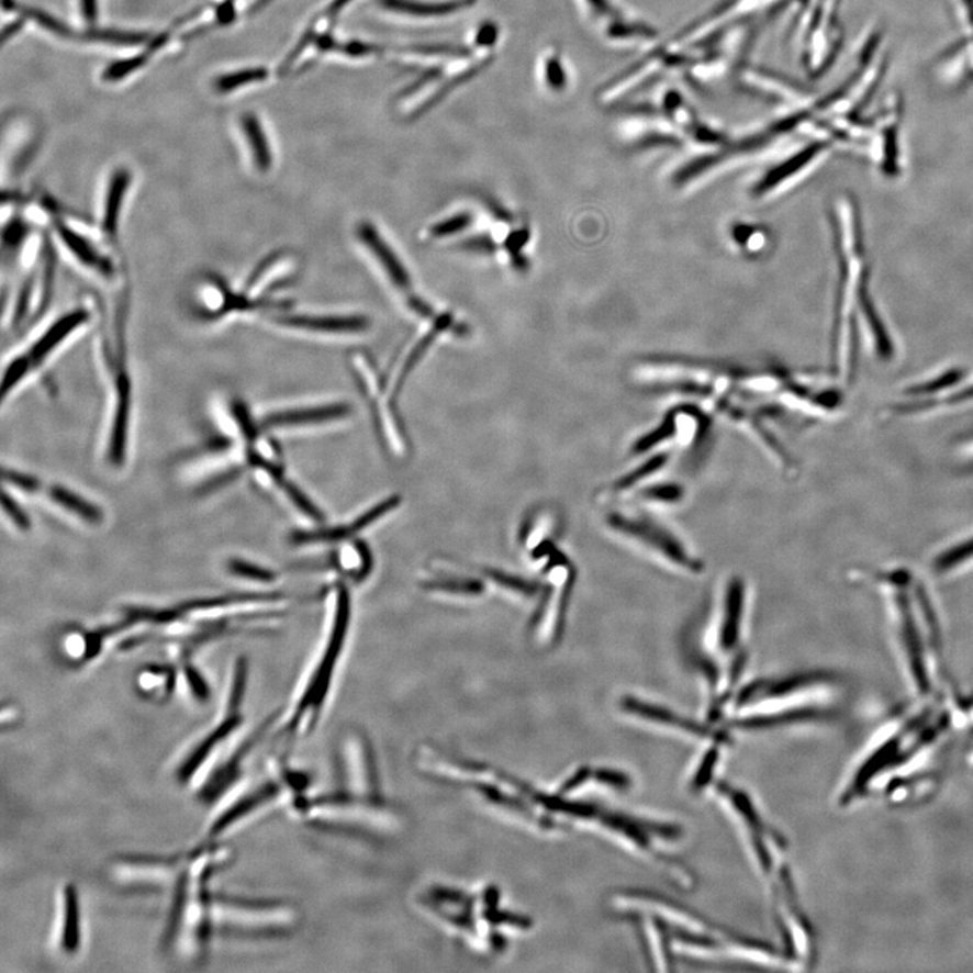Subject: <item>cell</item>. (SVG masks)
Masks as SVG:
<instances>
[{"instance_id":"obj_35","label":"cell","mask_w":973,"mask_h":973,"mask_svg":"<svg viewBox=\"0 0 973 973\" xmlns=\"http://www.w3.org/2000/svg\"><path fill=\"white\" fill-rule=\"evenodd\" d=\"M958 454L965 460L973 461V433L960 439Z\"/></svg>"},{"instance_id":"obj_7","label":"cell","mask_w":973,"mask_h":973,"mask_svg":"<svg viewBox=\"0 0 973 973\" xmlns=\"http://www.w3.org/2000/svg\"><path fill=\"white\" fill-rule=\"evenodd\" d=\"M53 232L58 244L78 262L86 272L101 279L104 283H114L121 278L120 261L115 260L111 246L103 237H96L87 227L74 221L53 215Z\"/></svg>"},{"instance_id":"obj_29","label":"cell","mask_w":973,"mask_h":973,"mask_svg":"<svg viewBox=\"0 0 973 973\" xmlns=\"http://www.w3.org/2000/svg\"><path fill=\"white\" fill-rule=\"evenodd\" d=\"M471 216L468 214H460L454 216V219H449L447 221L441 222V224L436 225L432 228V236L435 237H445L450 236V234L459 233L462 228H466L470 225Z\"/></svg>"},{"instance_id":"obj_5","label":"cell","mask_w":973,"mask_h":973,"mask_svg":"<svg viewBox=\"0 0 973 973\" xmlns=\"http://www.w3.org/2000/svg\"><path fill=\"white\" fill-rule=\"evenodd\" d=\"M92 321V310L78 306L68 310L46 325L45 329L27 345L26 349L13 356L4 367L2 382V401L25 383L32 374L40 371L53 356L66 345L76 333L83 329Z\"/></svg>"},{"instance_id":"obj_15","label":"cell","mask_w":973,"mask_h":973,"mask_svg":"<svg viewBox=\"0 0 973 973\" xmlns=\"http://www.w3.org/2000/svg\"><path fill=\"white\" fill-rule=\"evenodd\" d=\"M743 612H746V588L741 580L735 579L726 591L723 619L718 627V644L724 652H731L740 641Z\"/></svg>"},{"instance_id":"obj_31","label":"cell","mask_w":973,"mask_h":973,"mask_svg":"<svg viewBox=\"0 0 973 973\" xmlns=\"http://www.w3.org/2000/svg\"><path fill=\"white\" fill-rule=\"evenodd\" d=\"M2 504L4 512L10 515L11 519L15 522L16 526H20L23 530L29 529V526H31V522H29L27 515L23 513V510L18 506V503L14 500H11V497L5 494V492H3Z\"/></svg>"},{"instance_id":"obj_25","label":"cell","mask_w":973,"mask_h":973,"mask_svg":"<svg viewBox=\"0 0 973 973\" xmlns=\"http://www.w3.org/2000/svg\"><path fill=\"white\" fill-rule=\"evenodd\" d=\"M667 461L668 456L666 455L652 457V459L644 462L640 468H636L635 471H631L629 474H626L625 478L619 479L618 482H615L613 491L615 492V494H623V492L636 489V485L645 482V480L650 478V474L661 471L662 467L667 465Z\"/></svg>"},{"instance_id":"obj_21","label":"cell","mask_w":973,"mask_h":973,"mask_svg":"<svg viewBox=\"0 0 973 973\" xmlns=\"http://www.w3.org/2000/svg\"><path fill=\"white\" fill-rule=\"evenodd\" d=\"M156 52L146 43L143 48H139L133 55L108 64V67L102 70L101 79L105 85L122 83V81L133 78L134 75L148 67V64L154 60Z\"/></svg>"},{"instance_id":"obj_23","label":"cell","mask_w":973,"mask_h":973,"mask_svg":"<svg viewBox=\"0 0 973 973\" xmlns=\"http://www.w3.org/2000/svg\"><path fill=\"white\" fill-rule=\"evenodd\" d=\"M387 9L395 10L398 13L415 15V16H441L456 13V10L465 8L468 0L462 2L450 3H420L414 0H383Z\"/></svg>"},{"instance_id":"obj_32","label":"cell","mask_w":973,"mask_h":973,"mask_svg":"<svg viewBox=\"0 0 973 973\" xmlns=\"http://www.w3.org/2000/svg\"><path fill=\"white\" fill-rule=\"evenodd\" d=\"M78 9L87 25L96 26L99 16V0H78Z\"/></svg>"},{"instance_id":"obj_11","label":"cell","mask_w":973,"mask_h":973,"mask_svg":"<svg viewBox=\"0 0 973 973\" xmlns=\"http://www.w3.org/2000/svg\"><path fill=\"white\" fill-rule=\"evenodd\" d=\"M973 404V373H965L958 385L936 400L919 403L896 402L891 404L886 414L891 418H917L929 415L951 413Z\"/></svg>"},{"instance_id":"obj_34","label":"cell","mask_w":973,"mask_h":973,"mask_svg":"<svg viewBox=\"0 0 973 973\" xmlns=\"http://www.w3.org/2000/svg\"><path fill=\"white\" fill-rule=\"evenodd\" d=\"M186 676L187 680H189L192 694L195 695L198 700H206L209 696V689L206 683L203 682V679L198 675L197 670H192L191 667L187 668Z\"/></svg>"},{"instance_id":"obj_1","label":"cell","mask_w":973,"mask_h":973,"mask_svg":"<svg viewBox=\"0 0 973 973\" xmlns=\"http://www.w3.org/2000/svg\"><path fill=\"white\" fill-rule=\"evenodd\" d=\"M881 596L896 655L914 687L928 693L940 667L942 624L933 596L908 568L866 573Z\"/></svg>"},{"instance_id":"obj_30","label":"cell","mask_w":973,"mask_h":973,"mask_svg":"<svg viewBox=\"0 0 973 973\" xmlns=\"http://www.w3.org/2000/svg\"><path fill=\"white\" fill-rule=\"evenodd\" d=\"M705 758V761H703L700 768H697V771L695 773L693 782L694 790H700L701 787H703V785H706L708 781H711L713 770H715V764H717V760L719 758L718 750H708Z\"/></svg>"},{"instance_id":"obj_20","label":"cell","mask_w":973,"mask_h":973,"mask_svg":"<svg viewBox=\"0 0 973 973\" xmlns=\"http://www.w3.org/2000/svg\"><path fill=\"white\" fill-rule=\"evenodd\" d=\"M935 571L942 578H954L973 570V536L951 545L935 559Z\"/></svg>"},{"instance_id":"obj_22","label":"cell","mask_w":973,"mask_h":973,"mask_svg":"<svg viewBox=\"0 0 973 973\" xmlns=\"http://www.w3.org/2000/svg\"><path fill=\"white\" fill-rule=\"evenodd\" d=\"M80 946V914L78 891L68 886L64 891V919L61 947L67 953H75Z\"/></svg>"},{"instance_id":"obj_13","label":"cell","mask_w":973,"mask_h":973,"mask_svg":"<svg viewBox=\"0 0 973 973\" xmlns=\"http://www.w3.org/2000/svg\"><path fill=\"white\" fill-rule=\"evenodd\" d=\"M623 707L626 712L637 715V717L642 719L652 720V723L658 724H666L673 729L690 732V735H695L701 738H711L715 743L728 741V737H726L724 732L708 728V726L695 724L694 720L684 719L676 714L664 711V708L635 700V697H625Z\"/></svg>"},{"instance_id":"obj_16","label":"cell","mask_w":973,"mask_h":973,"mask_svg":"<svg viewBox=\"0 0 973 973\" xmlns=\"http://www.w3.org/2000/svg\"><path fill=\"white\" fill-rule=\"evenodd\" d=\"M349 413L347 404H326V406L286 410V412L267 415L264 427H286L321 424L345 417Z\"/></svg>"},{"instance_id":"obj_14","label":"cell","mask_w":973,"mask_h":973,"mask_svg":"<svg viewBox=\"0 0 973 973\" xmlns=\"http://www.w3.org/2000/svg\"><path fill=\"white\" fill-rule=\"evenodd\" d=\"M239 134L251 167L267 174L273 166V152L266 126L255 111H245L238 120Z\"/></svg>"},{"instance_id":"obj_26","label":"cell","mask_w":973,"mask_h":973,"mask_svg":"<svg viewBox=\"0 0 973 973\" xmlns=\"http://www.w3.org/2000/svg\"><path fill=\"white\" fill-rule=\"evenodd\" d=\"M544 66L545 83L549 86L550 90H564L567 85V72L564 64H561L560 58L557 56H549L547 60L544 61Z\"/></svg>"},{"instance_id":"obj_27","label":"cell","mask_w":973,"mask_h":973,"mask_svg":"<svg viewBox=\"0 0 973 973\" xmlns=\"http://www.w3.org/2000/svg\"><path fill=\"white\" fill-rule=\"evenodd\" d=\"M228 570L232 573L238 574V577H243L251 580H260V582H271L275 579V574L264 568L249 564V562H245L242 560H232L228 562Z\"/></svg>"},{"instance_id":"obj_10","label":"cell","mask_w":973,"mask_h":973,"mask_svg":"<svg viewBox=\"0 0 973 973\" xmlns=\"http://www.w3.org/2000/svg\"><path fill=\"white\" fill-rule=\"evenodd\" d=\"M133 181L132 169L126 166L115 167L105 181L99 233L110 245L119 243L123 211L126 209Z\"/></svg>"},{"instance_id":"obj_33","label":"cell","mask_w":973,"mask_h":973,"mask_svg":"<svg viewBox=\"0 0 973 973\" xmlns=\"http://www.w3.org/2000/svg\"><path fill=\"white\" fill-rule=\"evenodd\" d=\"M3 478L4 480H8V482L13 483L20 486V489L26 491H37L40 486L37 480H35L34 478L26 477V474L18 473L14 471L4 470Z\"/></svg>"},{"instance_id":"obj_18","label":"cell","mask_w":973,"mask_h":973,"mask_svg":"<svg viewBox=\"0 0 973 973\" xmlns=\"http://www.w3.org/2000/svg\"><path fill=\"white\" fill-rule=\"evenodd\" d=\"M360 237L362 243L371 249L374 257H377L380 264H382L385 272L389 273L392 281H394L400 289H407L410 286V277L406 268L403 267V264L398 259L394 251H392L390 246L384 243V239L377 231H374L373 226L369 224L361 225Z\"/></svg>"},{"instance_id":"obj_19","label":"cell","mask_w":973,"mask_h":973,"mask_svg":"<svg viewBox=\"0 0 973 973\" xmlns=\"http://www.w3.org/2000/svg\"><path fill=\"white\" fill-rule=\"evenodd\" d=\"M269 78H271V72L266 67H243L216 75L211 86L219 96H232V93L266 83Z\"/></svg>"},{"instance_id":"obj_24","label":"cell","mask_w":973,"mask_h":973,"mask_svg":"<svg viewBox=\"0 0 973 973\" xmlns=\"http://www.w3.org/2000/svg\"><path fill=\"white\" fill-rule=\"evenodd\" d=\"M49 495L53 501L80 515L81 518L92 522V524H98L102 519L101 510L81 500L80 496L72 494V492L61 489V486H52Z\"/></svg>"},{"instance_id":"obj_3","label":"cell","mask_w":973,"mask_h":973,"mask_svg":"<svg viewBox=\"0 0 973 973\" xmlns=\"http://www.w3.org/2000/svg\"><path fill=\"white\" fill-rule=\"evenodd\" d=\"M834 222L838 284L831 356L838 382L849 384L858 371L861 312L872 297L863 222L853 197L837 198Z\"/></svg>"},{"instance_id":"obj_17","label":"cell","mask_w":973,"mask_h":973,"mask_svg":"<svg viewBox=\"0 0 973 973\" xmlns=\"http://www.w3.org/2000/svg\"><path fill=\"white\" fill-rule=\"evenodd\" d=\"M280 325L292 329L321 333H359L367 329L368 322L362 316H312L289 315L278 320Z\"/></svg>"},{"instance_id":"obj_8","label":"cell","mask_w":973,"mask_h":973,"mask_svg":"<svg viewBox=\"0 0 973 973\" xmlns=\"http://www.w3.org/2000/svg\"><path fill=\"white\" fill-rule=\"evenodd\" d=\"M607 524L620 537L630 539L631 543L640 545L641 548L649 550L666 564L672 566L675 570L689 573L700 572L702 564L682 544L673 538L670 533L661 529L660 526L652 524L645 518L629 517L614 513L607 518Z\"/></svg>"},{"instance_id":"obj_6","label":"cell","mask_w":973,"mask_h":973,"mask_svg":"<svg viewBox=\"0 0 973 973\" xmlns=\"http://www.w3.org/2000/svg\"><path fill=\"white\" fill-rule=\"evenodd\" d=\"M125 316L113 320V331L105 339V362L110 366L111 389H113L114 414L111 425L110 460L114 466H122L125 460L127 425L132 410V377L125 347Z\"/></svg>"},{"instance_id":"obj_28","label":"cell","mask_w":973,"mask_h":973,"mask_svg":"<svg viewBox=\"0 0 973 973\" xmlns=\"http://www.w3.org/2000/svg\"><path fill=\"white\" fill-rule=\"evenodd\" d=\"M644 501L652 503H675L682 500L683 491L678 485H661L644 492Z\"/></svg>"},{"instance_id":"obj_2","label":"cell","mask_w":973,"mask_h":973,"mask_svg":"<svg viewBox=\"0 0 973 973\" xmlns=\"http://www.w3.org/2000/svg\"><path fill=\"white\" fill-rule=\"evenodd\" d=\"M417 906L474 953L500 957L513 937L532 929L525 914L513 910L496 886L429 883L415 895Z\"/></svg>"},{"instance_id":"obj_4","label":"cell","mask_w":973,"mask_h":973,"mask_svg":"<svg viewBox=\"0 0 973 973\" xmlns=\"http://www.w3.org/2000/svg\"><path fill=\"white\" fill-rule=\"evenodd\" d=\"M343 747L336 785L324 795L307 796L299 816L325 828H390L395 810L384 794L371 746L356 737Z\"/></svg>"},{"instance_id":"obj_9","label":"cell","mask_w":973,"mask_h":973,"mask_svg":"<svg viewBox=\"0 0 973 973\" xmlns=\"http://www.w3.org/2000/svg\"><path fill=\"white\" fill-rule=\"evenodd\" d=\"M214 907L219 908V918L222 925L231 926L242 931H256V933H284L295 925V912L283 904H242L233 901H215Z\"/></svg>"},{"instance_id":"obj_12","label":"cell","mask_w":973,"mask_h":973,"mask_svg":"<svg viewBox=\"0 0 973 973\" xmlns=\"http://www.w3.org/2000/svg\"><path fill=\"white\" fill-rule=\"evenodd\" d=\"M828 149L829 144L826 143V141L823 143V139H818L817 143L805 146V148L798 150V154L791 156L789 160L782 163L781 166L773 168L772 171L760 181L759 186H756V197H761L767 192L782 189V187L787 186L791 181L801 178L803 172H806L807 169L812 168L820 157H824Z\"/></svg>"}]
</instances>
